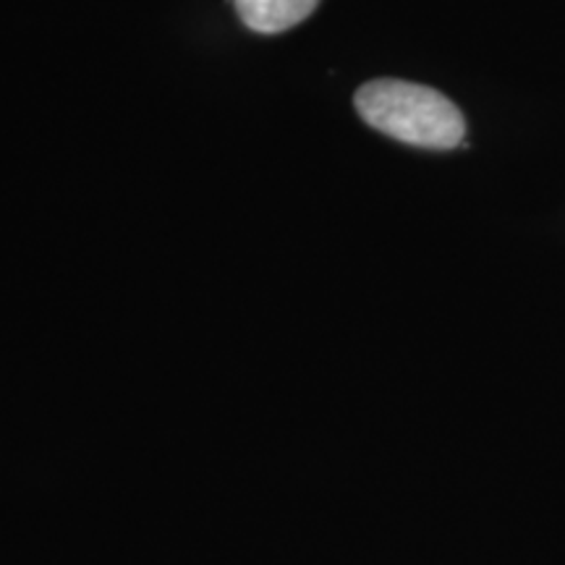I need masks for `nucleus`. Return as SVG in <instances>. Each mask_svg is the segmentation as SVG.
Listing matches in <instances>:
<instances>
[{"label":"nucleus","instance_id":"nucleus-1","mask_svg":"<svg viewBox=\"0 0 565 565\" xmlns=\"http://www.w3.org/2000/svg\"><path fill=\"white\" fill-rule=\"evenodd\" d=\"M356 110L372 129L424 150H454L466 137L461 110L422 84L374 79L356 92Z\"/></svg>","mask_w":565,"mask_h":565},{"label":"nucleus","instance_id":"nucleus-2","mask_svg":"<svg viewBox=\"0 0 565 565\" xmlns=\"http://www.w3.org/2000/svg\"><path fill=\"white\" fill-rule=\"evenodd\" d=\"M233 3L252 32L278 34L312 17L320 0H233Z\"/></svg>","mask_w":565,"mask_h":565}]
</instances>
